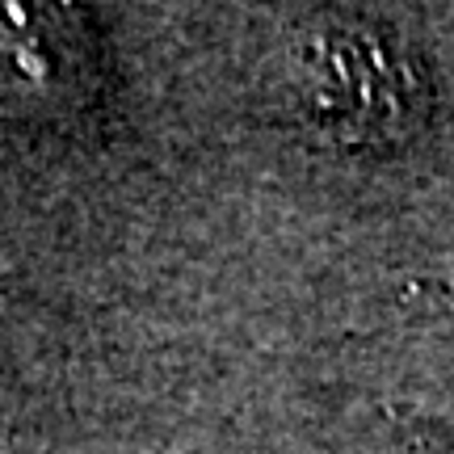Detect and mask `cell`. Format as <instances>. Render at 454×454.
I'll return each instance as SVG.
<instances>
[{
  "mask_svg": "<svg viewBox=\"0 0 454 454\" xmlns=\"http://www.w3.org/2000/svg\"><path fill=\"white\" fill-rule=\"evenodd\" d=\"M446 294H450V303H454V282H450V286H446Z\"/></svg>",
  "mask_w": 454,
  "mask_h": 454,
  "instance_id": "7a4b0ae2",
  "label": "cell"
},
{
  "mask_svg": "<svg viewBox=\"0 0 454 454\" xmlns=\"http://www.w3.org/2000/svg\"><path fill=\"white\" fill-rule=\"evenodd\" d=\"M311 118L357 147H395L429 118V81L395 34L337 26L308 47Z\"/></svg>",
  "mask_w": 454,
  "mask_h": 454,
  "instance_id": "6da1fadb",
  "label": "cell"
},
{
  "mask_svg": "<svg viewBox=\"0 0 454 454\" xmlns=\"http://www.w3.org/2000/svg\"><path fill=\"white\" fill-rule=\"evenodd\" d=\"M383 454H408V450H383Z\"/></svg>",
  "mask_w": 454,
  "mask_h": 454,
  "instance_id": "3957f363",
  "label": "cell"
}]
</instances>
